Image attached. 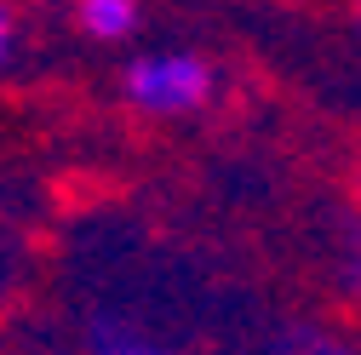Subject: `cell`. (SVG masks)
I'll return each instance as SVG.
<instances>
[{"label": "cell", "mask_w": 361, "mask_h": 355, "mask_svg": "<svg viewBox=\"0 0 361 355\" xmlns=\"http://www.w3.org/2000/svg\"><path fill=\"white\" fill-rule=\"evenodd\" d=\"M121 92L138 115H155V120L195 115L212 98V63L195 52H144L126 63Z\"/></svg>", "instance_id": "obj_1"}, {"label": "cell", "mask_w": 361, "mask_h": 355, "mask_svg": "<svg viewBox=\"0 0 361 355\" xmlns=\"http://www.w3.org/2000/svg\"><path fill=\"white\" fill-rule=\"evenodd\" d=\"M86 355H184V349L132 321H92L86 327Z\"/></svg>", "instance_id": "obj_2"}, {"label": "cell", "mask_w": 361, "mask_h": 355, "mask_svg": "<svg viewBox=\"0 0 361 355\" xmlns=\"http://www.w3.org/2000/svg\"><path fill=\"white\" fill-rule=\"evenodd\" d=\"M75 18L92 40L109 46V40H126L138 29V0H75Z\"/></svg>", "instance_id": "obj_3"}, {"label": "cell", "mask_w": 361, "mask_h": 355, "mask_svg": "<svg viewBox=\"0 0 361 355\" xmlns=\"http://www.w3.org/2000/svg\"><path fill=\"white\" fill-rule=\"evenodd\" d=\"M264 355H355V349L344 338L322 332V327H287V332H276L264 344Z\"/></svg>", "instance_id": "obj_4"}, {"label": "cell", "mask_w": 361, "mask_h": 355, "mask_svg": "<svg viewBox=\"0 0 361 355\" xmlns=\"http://www.w3.org/2000/svg\"><path fill=\"white\" fill-rule=\"evenodd\" d=\"M344 275H350V287H361V235H355L350 252H344Z\"/></svg>", "instance_id": "obj_5"}, {"label": "cell", "mask_w": 361, "mask_h": 355, "mask_svg": "<svg viewBox=\"0 0 361 355\" xmlns=\"http://www.w3.org/2000/svg\"><path fill=\"white\" fill-rule=\"evenodd\" d=\"M12 52V12H6V0H0V63H6Z\"/></svg>", "instance_id": "obj_6"}]
</instances>
